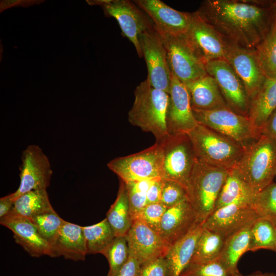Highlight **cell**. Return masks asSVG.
Wrapping results in <instances>:
<instances>
[{"label":"cell","instance_id":"obj_13","mask_svg":"<svg viewBox=\"0 0 276 276\" xmlns=\"http://www.w3.org/2000/svg\"><path fill=\"white\" fill-rule=\"evenodd\" d=\"M21 159L20 185L10 194L14 201L27 192L47 190L52 175L50 161L38 146L29 145L22 151Z\"/></svg>","mask_w":276,"mask_h":276},{"label":"cell","instance_id":"obj_5","mask_svg":"<svg viewBox=\"0 0 276 276\" xmlns=\"http://www.w3.org/2000/svg\"><path fill=\"white\" fill-rule=\"evenodd\" d=\"M229 171L204 164L197 159L188 181L187 191L188 200L199 222H203L214 211Z\"/></svg>","mask_w":276,"mask_h":276},{"label":"cell","instance_id":"obj_16","mask_svg":"<svg viewBox=\"0 0 276 276\" xmlns=\"http://www.w3.org/2000/svg\"><path fill=\"white\" fill-rule=\"evenodd\" d=\"M258 218L251 205L234 203L214 210L203 222L202 227L226 239L252 225Z\"/></svg>","mask_w":276,"mask_h":276},{"label":"cell","instance_id":"obj_23","mask_svg":"<svg viewBox=\"0 0 276 276\" xmlns=\"http://www.w3.org/2000/svg\"><path fill=\"white\" fill-rule=\"evenodd\" d=\"M275 110L276 77H266L256 94L250 99L249 103L248 118L259 136Z\"/></svg>","mask_w":276,"mask_h":276},{"label":"cell","instance_id":"obj_3","mask_svg":"<svg viewBox=\"0 0 276 276\" xmlns=\"http://www.w3.org/2000/svg\"><path fill=\"white\" fill-rule=\"evenodd\" d=\"M187 134L197 160L208 165L234 169L245 151L235 140L200 124Z\"/></svg>","mask_w":276,"mask_h":276},{"label":"cell","instance_id":"obj_24","mask_svg":"<svg viewBox=\"0 0 276 276\" xmlns=\"http://www.w3.org/2000/svg\"><path fill=\"white\" fill-rule=\"evenodd\" d=\"M202 223L198 222L185 236L170 246L165 256L169 276H180L190 264L203 230Z\"/></svg>","mask_w":276,"mask_h":276},{"label":"cell","instance_id":"obj_22","mask_svg":"<svg viewBox=\"0 0 276 276\" xmlns=\"http://www.w3.org/2000/svg\"><path fill=\"white\" fill-rule=\"evenodd\" d=\"M87 255L81 226L64 220L59 233L51 244L52 258L63 257L74 261H84Z\"/></svg>","mask_w":276,"mask_h":276},{"label":"cell","instance_id":"obj_12","mask_svg":"<svg viewBox=\"0 0 276 276\" xmlns=\"http://www.w3.org/2000/svg\"><path fill=\"white\" fill-rule=\"evenodd\" d=\"M207 74L216 80L227 106L236 112L248 117L250 99L241 80L224 59L205 63Z\"/></svg>","mask_w":276,"mask_h":276},{"label":"cell","instance_id":"obj_17","mask_svg":"<svg viewBox=\"0 0 276 276\" xmlns=\"http://www.w3.org/2000/svg\"><path fill=\"white\" fill-rule=\"evenodd\" d=\"M129 255L142 265L152 260L165 257L170 245L161 235L139 220H134L125 236Z\"/></svg>","mask_w":276,"mask_h":276},{"label":"cell","instance_id":"obj_40","mask_svg":"<svg viewBox=\"0 0 276 276\" xmlns=\"http://www.w3.org/2000/svg\"><path fill=\"white\" fill-rule=\"evenodd\" d=\"M167 208L162 202L147 204L134 220L143 222L159 234L162 218Z\"/></svg>","mask_w":276,"mask_h":276},{"label":"cell","instance_id":"obj_27","mask_svg":"<svg viewBox=\"0 0 276 276\" xmlns=\"http://www.w3.org/2000/svg\"><path fill=\"white\" fill-rule=\"evenodd\" d=\"M106 218L116 237L125 236L132 225L126 189L122 181L116 200L107 212Z\"/></svg>","mask_w":276,"mask_h":276},{"label":"cell","instance_id":"obj_39","mask_svg":"<svg viewBox=\"0 0 276 276\" xmlns=\"http://www.w3.org/2000/svg\"><path fill=\"white\" fill-rule=\"evenodd\" d=\"M186 189L180 184L170 180L163 179L161 202L170 208L188 200Z\"/></svg>","mask_w":276,"mask_h":276},{"label":"cell","instance_id":"obj_29","mask_svg":"<svg viewBox=\"0 0 276 276\" xmlns=\"http://www.w3.org/2000/svg\"><path fill=\"white\" fill-rule=\"evenodd\" d=\"M52 210L54 209L47 190H38L27 192L18 197L14 201V207L8 214L30 219Z\"/></svg>","mask_w":276,"mask_h":276},{"label":"cell","instance_id":"obj_11","mask_svg":"<svg viewBox=\"0 0 276 276\" xmlns=\"http://www.w3.org/2000/svg\"><path fill=\"white\" fill-rule=\"evenodd\" d=\"M139 42L147 67L146 79L153 87L169 94L171 71L167 51L158 32L153 27L140 35Z\"/></svg>","mask_w":276,"mask_h":276},{"label":"cell","instance_id":"obj_43","mask_svg":"<svg viewBox=\"0 0 276 276\" xmlns=\"http://www.w3.org/2000/svg\"><path fill=\"white\" fill-rule=\"evenodd\" d=\"M163 178H158L149 187L147 192V204L161 202Z\"/></svg>","mask_w":276,"mask_h":276},{"label":"cell","instance_id":"obj_14","mask_svg":"<svg viewBox=\"0 0 276 276\" xmlns=\"http://www.w3.org/2000/svg\"><path fill=\"white\" fill-rule=\"evenodd\" d=\"M225 40L224 59L240 79L250 99L256 94L266 77L260 68L254 50L245 48Z\"/></svg>","mask_w":276,"mask_h":276},{"label":"cell","instance_id":"obj_47","mask_svg":"<svg viewBox=\"0 0 276 276\" xmlns=\"http://www.w3.org/2000/svg\"><path fill=\"white\" fill-rule=\"evenodd\" d=\"M274 226H275V243H274V251L276 252V225H275Z\"/></svg>","mask_w":276,"mask_h":276},{"label":"cell","instance_id":"obj_45","mask_svg":"<svg viewBox=\"0 0 276 276\" xmlns=\"http://www.w3.org/2000/svg\"><path fill=\"white\" fill-rule=\"evenodd\" d=\"M14 201L10 194L0 198V219L7 215L12 210Z\"/></svg>","mask_w":276,"mask_h":276},{"label":"cell","instance_id":"obj_38","mask_svg":"<svg viewBox=\"0 0 276 276\" xmlns=\"http://www.w3.org/2000/svg\"><path fill=\"white\" fill-rule=\"evenodd\" d=\"M180 276H238L217 258L202 263H191Z\"/></svg>","mask_w":276,"mask_h":276},{"label":"cell","instance_id":"obj_30","mask_svg":"<svg viewBox=\"0 0 276 276\" xmlns=\"http://www.w3.org/2000/svg\"><path fill=\"white\" fill-rule=\"evenodd\" d=\"M254 51L266 77H276V14L271 25Z\"/></svg>","mask_w":276,"mask_h":276},{"label":"cell","instance_id":"obj_15","mask_svg":"<svg viewBox=\"0 0 276 276\" xmlns=\"http://www.w3.org/2000/svg\"><path fill=\"white\" fill-rule=\"evenodd\" d=\"M188 91L171 72L167 124L169 134H187L197 125Z\"/></svg>","mask_w":276,"mask_h":276},{"label":"cell","instance_id":"obj_21","mask_svg":"<svg viewBox=\"0 0 276 276\" xmlns=\"http://www.w3.org/2000/svg\"><path fill=\"white\" fill-rule=\"evenodd\" d=\"M198 222H200L188 199L167 208L162 218L159 234L172 245Z\"/></svg>","mask_w":276,"mask_h":276},{"label":"cell","instance_id":"obj_32","mask_svg":"<svg viewBox=\"0 0 276 276\" xmlns=\"http://www.w3.org/2000/svg\"><path fill=\"white\" fill-rule=\"evenodd\" d=\"M225 240L219 234L203 228L190 264L207 262L218 258Z\"/></svg>","mask_w":276,"mask_h":276},{"label":"cell","instance_id":"obj_20","mask_svg":"<svg viewBox=\"0 0 276 276\" xmlns=\"http://www.w3.org/2000/svg\"><path fill=\"white\" fill-rule=\"evenodd\" d=\"M0 223L12 232L15 242L31 256H50V244L29 219L8 214L0 219Z\"/></svg>","mask_w":276,"mask_h":276},{"label":"cell","instance_id":"obj_46","mask_svg":"<svg viewBox=\"0 0 276 276\" xmlns=\"http://www.w3.org/2000/svg\"><path fill=\"white\" fill-rule=\"evenodd\" d=\"M238 276H276V274L274 273L257 272L248 275H242L240 274Z\"/></svg>","mask_w":276,"mask_h":276},{"label":"cell","instance_id":"obj_4","mask_svg":"<svg viewBox=\"0 0 276 276\" xmlns=\"http://www.w3.org/2000/svg\"><path fill=\"white\" fill-rule=\"evenodd\" d=\"M234 169L256 193L261 192L276 175V141L261 134L245 148Z\"/></svg>","mask_w":276,"mask_h":276},{"label":"cell","instance_id":"obj_37","mask_svg":"<svg viewBox=\"0 0 276 276\" xmlns=\"http://www.w3.org/2000/svg\"><path fill=\"white\" fill-rule=\"evenodd\" d=\"M29 219L50 245L57 237L64 220L54 210L37 215Z\"/></svg>","mask_w":276,"mask_h":276},{"label":"cell","instance_id":"obj_19","mask_svg":"<svg viewBox=\"0 0 276 276\" xmlns=\"http://www.w3.org/2000/svg\"><path fill=\"white\" fill-rule=\"evenodd\" d=\"M186 35L205 63L224 58L225 39L195 12Z\"/></svg>","mask_w":276,"mask_h":276},{"label":"cell","instance_id":"obj_25","mask_svg":"<svg viewBox=\"0 0 276 276\" xmlns=\"http://www.w3.org/2000/svg\"><path fill=\"white\" fill-rule=\"evenodd\" d=\"M185 85L189 94L192 108L212 110L228 107L215 79L211 76L206 74Z\"/></svg>","mask_w":276,"mask_h":276},{"label":"cell","instance_id":"obj_9","mask_svg":"<svg viewBox=\"0 0 276 276\" xmlns=\"http://www.w3.org/2000/svg\"><path fill=\"white\" fill-rule=\"evenodd\" d=\"M160 142L164 148L163 179L175 181L187 190L197 160L187 134H169Z\"/></svg>","mask_w":276,"mask_h":276},{"label":"cell","instance_id":"obj_31","mask_svg":"<svg viewBox=\"0 0 276 276\" xmlns=\"http://www.w3.org/2000/svg\"><path fill=\"white\" fill-rule=\"evenodd\" d=\"M82 227L87 254L103 255L116 237L106 218L97 224Z\"/></svg>","mask_w":276,"mask_h":276},{"label":"cell","instance_id":"obj_36","mask_svg":"<svg viewBox=\"0 0 276 276\" xmlns=\"http://www.w3.org/2000/svg\"><path fill=\"white\" fill-rule=\"evenodd\" d=\"M103 255L109 264L107 276H117L129 258L128 247L125 236L116 237Z\"/></svg>","mask_w":276,"mask_h":276},{"label":"cell","instance_id":"obj_41","mask_svg":"<svg viewBox=\"0 0 276 276\" xmlns=\"http://www.w3.org/2000/svg\"><path fill=\"white\" fill-rule=\"evenodd\" d=\"M138 276H169L165 257H159L141 265Z\"/></svg>","mask_w":276,"mask_h":276},{"label":"cell","instance_id":"obj_7","mask_svg":"<svg viewBox=\"0 0 276 276\" xmlns=\"http://www.w3.org/2000/svg\"><path fill=\"white\" fill-rule=\"evenodd\" d=\"M156 30L166 48L170 71L180 82L185 84L207 74L204 61L186 34H171Z\"/></svg>","mask_w":276,"mask_h":276},{"label":"cell","instance_id":"obj_6","mask_svg":"<svg viewBox=\"0 0 276 276\" xmlns=\"http://www.w3.org/2000/svg\"><path fill=\"white\" fill-rule=\"evenodd\" d=\"M164 148L160 142L139 152L115 158L108 168L124 183L145 179L163 178Z\"/></svg>","mask_w":276,"mask_h":276},{"label":"cell","instance_id":"obj_8","mask_svg":"<svg viewBox=\"0 0 276 276\" xmlns=\"http://www.w3.org/2000/svg\"><path fill=\"white\" fill-rule=\"evenodd\" d=\"M192 110L198 124L235 140L245 148L260 136L253 129L248 117L228 107L212 110L192 108Z\"/></svg>","mask_w":276,"mask_h":276},{"label":"cell","instance_id":"obj_28","mask_svg":"<svg viewBox=\"0 0 276 276\" xmlns=\"http://www.w3.org/2000/svg\"><path fill=\"white\" fill-rule=\"evenodd\" d=\"M251 225L226 238L219 256L220 260L235 275L240 274L237 268L239 259L248 251Z\"/></svg>","mask_w":276,"mask_h":276},{"label":"cell","instance_id":"obj_34","mask_svg":"<svg viewBox=\"0 0 276 276\" xmlns=\"http://www.w3.org/2000/svg\"><path fill=\"white\" fill-rule=\"evenodd\" d=\"M251 206L258 218L276 225V183L272 182L257 193Z\"/></svg>","mask_w":276,"mask_h":276},{"label":"cell","instance_id":"obj_1","mask_svg":"<svg viewBox=\"0 0 276 276\" xmlns=\"http://www.w3.org/2000/svg\"><path fill=\"white\" fill-rule=\"evenodd\" d=\"M195 12L225 39L251 50L275 15L273 2L257 0H206Z\"/></svg>","mask_w":276,"mask_h":276},{"label":"cell","instance_id":"obj_42","mask_svg":"<svg viewBox=\"0 0 276 276\" xmlns=\"http://www.w3.org/2000/svg\"><path fill=\"white\" fill-rule=\"evenodd\" d=\"M141 264L134 257L129 256L117 276H138Z\"/></svg>","mask_w":276,"mask_h":276},{"label":"cell","instance_id":"obj_33","mask_svg":"<svg viewBox=\"0 0 276 276\" xmlns=\"http://www.w3.org/2000/svg\"><path fill=\"white\" fill-rule=\"evenodd\" d=\"M275 226L270 221L258 218L252 224L248 251L264 249L274 251Z\"/></svg>","mask_w":276,"mask_h":276},{"label":"cell","instance_id":"obj_44","mask_svg":"<svg viewBox=\"0 0 276 276\" xmlns=\"http://www.w3.org/2000/svg\"><path fill=\"white\" fill-rule=\"evenodd\" d=\"M261 134L266 135L276 141V110L269 118L262 130Z\"/></svg>","mask_w":276,"mask_h":276},{"label":"cell","instance_id":"obj_2","mask_svg":"<svg viewBox=\"0 0 276 276\" xmlns=\"http://www.w3.org/2000/svg\"><path fill=\"white\" fill-rule=\"evenodd\" d=\"M169 94L153 87L147 79L134 90V100L128 112V121L142 130L151 132L159 142L169 133L167 114Z\"/></svg>","mask_w":276,"mask_h":276},{"label":"cell","instance_id":"obj_48","mask_svg":"<svg viewBox=\"0 0 276 276\" xmlns=\"http://www.w3.org/2000/svg\"><path fill=\"white\" fill-rule=\"evenodd\" d=\"M273 7L274 9V12L276 14V1H273Z\"/></svg>","mask_w":276,"mask_h":276},{"label":"cell","instance_id":"obj_18","mask_svg":"<svg viewBox=\"0 0 276 276\" xmlns=\"http://www.w3.org/2000/svg\"><path fill=\"white\" fill-rule=\"evenodd\" d=\"M133 2L148 15L157 30L175 35L187 33L192 13L176 10L159 0H135Z\"/></svg>","mask_w":276,"mask_h":276},{"label":"cell","instance_id":"obj_35","mask_svg":"<svg viewBox=\"0 0 276 276\" xmlns=\"http://www.w3.org/2000/svg\"><path fill=\"white\" fill-rule=\"evenodd\" d=\"M156 179H145L124 183L133 221L147 204V191Z\"/></svg>","mask_w":276,"mask_h":276},{"label":"cell","instance_id":"obj_10","mask_svg":"<svg viewBox=\"0 0 276 276\" xmlns=\"http://www.w3.org/2000/svg\"><path fill=\"white\" fill-rule=\"evenodd\" d=\"M91 5L101 7L105 15L114 17L118 21L122 34L134 45L140 57H143L140 42V35L154 27L148 16L128 0L88 1Z\"/></svg>","mask_w":276,"mask_h":276},{"label":"cell","instance_id":"obj_26","mask_svg":"<svg viewBox=\"0 0 276 276\" xmlns=\"http://www.w3.org/2000/svg\"><path fill=\"white\" fill-rule=\"evenodd\" d=\"M256 194L235 169H231L217 198L214 210L234 203L251 205Z\"/></svg>","mask_w":276,"mask_h":276}]
</instances>
